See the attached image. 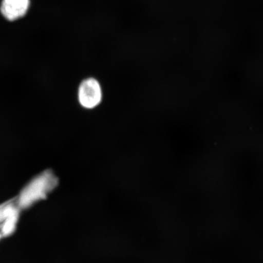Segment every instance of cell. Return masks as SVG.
<instances>
[{"label":"cell","instance_id":"cell-1","mask_svg":"<svg viewBox=\"0 0 263 263\" xmlns=\"http://www.w3.org/2000/svg\"><path fill=\"white\" fill-rule=\"evenodd\" d=\"M58 185V179L50 170L45 171L35 177L22 189L16 203L20 210L30 208L44 200Z\"/></svg>","mask_w":263,"mask_h":263},{"label":"cell","instance_id":"cell-2","mask_svg":"<svg viewBox=\"0 0 263 263\" xmlns=\"http://www.w3.org/2000/svg\"><path fill=\"white\" fill-rule=\"evenodd\" d=\"M102 89L100 82L93 78L85 79L79 87L78 99L81 106L85 108H93L100 104Z\"/></svg>","mask_w":263,"mask_h":263},{"label":"cell","instance_id":"cell-3","mask_svg":"<svg viewBox=\"0 0 263 263\" xmlns=\"http://www.w3.org/2000/svg\"><path fill=\"white\" fill-rule=\"evenodd\" d=\"M29 3V0H3L2 14L10 21H15L26 14Z\"/></svg>","mask_w":263,"mask_h":263},{"label":"cell","instance_id":"cell-4","mask_svg":"<svg viewBox=\"0 0 263 263\" xmlns=\"http://www.w3.org/2000/svg\"><path fill=\"white\" fill-rule=\"evenodd\" d=\"M20 212L21 210L19 209L15 210L0 225V233H2L3 238L9 237L15 233L19 221Z\"/></svg>","mask_w":263,"mask_h":263},{"label":"cell","instance_id":"cell-5","mask_svg":"<svg viewBox=\"0 0 263 263\" xmlns=\"http://www.w3.org/2000/svg\"><path fill=\"white\" fill-rule=\"evenodd\" d=\"M17 209L19 208L16 205V198L15 200H8L0 205V225Z\"/></svg>","mask_w":263,"mask_h":263},{"label":"cell","instance_id":"cell-6","mask_svg":"<svg viewBox=\"0 0 263 263\" xmlns=\"http://www.w3.org/2000/svg\"><path fill=\"white\" fill-rule=\"evenodd\" d=\"M3 238V235H2V233H0V241H1V240Z\"/></svg>","mask_w":263,"mask_h":263}]
</instances>
